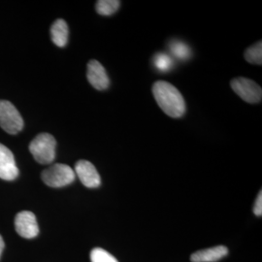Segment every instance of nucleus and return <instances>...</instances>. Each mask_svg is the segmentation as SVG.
I'll return each instance as SVG.
<instances>
[{"instance_id":"obj_2","label":"nucleus","mask_w":262,"mask_h":262,"mask_svg":"<svg viewBox=\"0 0 262 262\" xmlns=\"http://www.w3.org/2000/svg\"><path fill=\"white\" fill-rule=\"evenodd\" d=\"M56 141L49 133H40L30 142L29 150L40 164H50L56 159Z\"/></svg>"},{"instance_id":"obj_7","label":"nucleus","mask_w":262,"mask_h":262,"mask_svg":"<svg viewBox=\"0 0 262 262\" xmlns=\"http://www.w3.org/2000/svg\"><path fill=\"white\" fill-rule=\"evenodd\" d=\"M75 175L84 187L96 188L101 185V178L94 164L88 160H79L75 165Z\"/></svg>"},{"instance_id":"obj_13","label":"nucleus","mask_w":262,"mask_h":262,"mask_svg":"<svg viewBox=\"0 0 262 262\" xmlns=\"http://www.w3.org/2000/svg\"><path fill=\"white\" fill-rule=\"evenodd\" d=\"M245 58L249 63L261 66L262 64V42L255 43L252 47L248 48L245 53Z\"/></svg>"},{"instance_id":"obj_15","label":"nucleus","mask_w":262,"mask_h":262,"mask_svg":"<svg viewBox=\"0 0 262 262\" xmlns=\"http://www.w3.org/2000/svg\"><path fill=\"white\" fill-rule=\"evenodd\" d=\"M154 63L157 67V69L160 72H167L169 70H171L174 66V61L172 57L169 56L167 54H163V53H159L155 56Z\"/></svg>"},{"instance_id":"obj_4","label":"nucleus","mask_w":262,"mask_h":262,"mask_svg":"<svg viewBox=\"0 0 262 262\" xmlns=\"http://www.w3.org/2000/svg\"><path fill=\"white\" fill-rule=\"evenodd\" d=\"M0 126L11 135L18 134L24 128L20 114L8 100H0Z\"/></svg>"},{"instance_id":"obj_17","label":"nucleus","mask_w":262,"mask_h":262,"mask_svg":"<svg viewBox=\"0 0 262 262\" xmlns=\"http://www.w3.org/2000/svg\"><path fill=\"white\" fill-rule=\"evenodd\" d=\"M253 213L256 216H261L262 215V192L259 191L256 200L253 205Z\"/></svg>"},{"instance_id":"obj_1","label":"nucleus","mask_w":262,"mask_h":262,"mask_svg":"<svg viewBox=\"0 0 262 262\" xmlns=\"http://www.w3.org/2000/svg\"><path fill=\"white\" fill-rule=\"evenodd\" d=\"M152 94L160 109L169 117L179 119L185 115L186 101L173 84L166 81H158L152 85Z\"/></svg>"},{"instance_id":"obj_5","label":"nucleus","mask_w":262,"mask_h":262,"mask_svg":"<svg viewBox=\"0 0 262 262\" xmlns=\"http://www.w3.org/2000/svg\"><path fill=\"white\" fill-rule=\"evenodd\" d=\"M230 85L235 94L239 95L244 101L251 104L259 103L261 101V88L253 80L239 77L233 79Z\"/></svg>"},{"instance_id":"obj_6","label":"nucleus","mask_w":262,"mask_h":262,"mask_svg":"<svg viewBox=\"0 0 262 262\" xmlns=\"http://www.w3.org/2000/svg\"><path fill=\"white\" fill-rule=\"evenodd\" d=\"M15 227L18 234L27 239L35 238L39 234V226L36 216L29 211L19 212L16 215Z\"/></svg>"},{"instance_id":"obj_12","label":"nucleus","mask_w":262,"mask_h":262,"mask_svg":"<svg viewBox=\"0 0 262 262\" xmlns=\"http://www.w3.org/2000/svg\"><path fill=\"white\" fill-rule=\"evenodd\" d=\"M121 6L118 0H98L95 4V10L99 15L111 16L115 14Z\"/></svg>"},{"instance_id":"obj_10","label":"nucleus","mask_w":262,"mask_h":262,"mask_svg":"<svg viewBox=\"0 0 262 262\" xmlns=\"http://www.w3.org/2000/svg\"><path fill=\"white\" fill-rule=\"evenodd\" d=\"M228 253V250L225 246H216L206 250H202L192 253L190 256L191 262H215Z\"/></svg>"},{"instance_id":"obj_16","label":"nucleus","mask_w":262,"mask_h":262,"mask_svg":"<svg viewBox=\"0 0 262 262\" xmlns=\"http://www.w3.org/2000/svg\"><path fill=\"white\" fill-rule=\"evenodd\" d=\"M92 262H119L111 253L101 248H95L91 253Z\"/></svg>"},{"instance_id":"obj_3","label":"nucleus","mask_w":262,"mask_h":262,"mask_svg":"<svg viewBox=\"0 0 262 262\" xmlns=\"http://www.w3.org/2000/svg\"><path fill=\"white\" fill-rule=\"evenodd\" d=\"M41 178L49 187H62L72 184L75 181L76 175L70 166L56 163L45 169L41 174Z\"/></svg>"},{"instance_id":"obj_14","label":"nucleus","mask_w":262,"mask_h":262,"mask_svg":"<svg viewBox=\"0 0 262 262\" xmlns=\"http://www.w3.org/2000/svg\"><path fill=\"white\" fill-rule=\"evenodd\" d=\"M170 51L173 56L179 59H187L190 56V49L186 43L181 41H173L170 43Z\"/></svg>"},{"instance_id":"obj_18","label":"nucleus","mask_w":262,"mask_h":262,"mask_svg":"<svg viewBox=\"0 0 262 262\" xmlns=\"http://www.w3.org/2000/svg\"><path fill=\"white\" fill-rule=\"evenodd\" d=\"M4 246H5V244H4V241H3V238L0 235V256H1V253H2L3 250H4Z\"/></svg>"},{"instance_id":"obj_8","label":"nucleus","mask_w":262,"mask_h":262,"mask_svg":"<svg viewBox=\"0 0 262 262\" xmlns=\"http://www.w3.org/2000/svg\"><path fill=\"white\" fill-rule=\"evenodd\" d=\"M86 78L90 84L97 91H105L110 86V79L105 68L95 59H92L88 63Z\"/></svg>"},{"instance_id":"obj_9","label":"nucleus","mask_w":262,"mask_h":262,"mask_svg":"<svg viewBox=\"0 0 262 262\" xmlns=\"http://www.w3.org/2000/svg\"><path fill=\"white\" fill-rule=\"evenodd\" d=\"M19 176L13 152L3 144L0 143V179L5 181H14Z\"/></svg>"},{"instance_id":"obj_11","label":"nucleus","mask_w":262,"mask_h":262,"mask_svg":"<svg viewBox=\"0 0 262 262\" xmlns=\"http://www.w3.org/2000/svg\"><path fill=\"white\" fill-rule=\"evenodd\" d=\"M69 29L66 20L62 19H56L51 27V38L54 44L57 47H66L68 42Z\"/></svg>"}]
</instances>
